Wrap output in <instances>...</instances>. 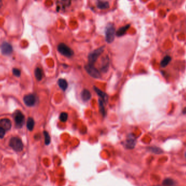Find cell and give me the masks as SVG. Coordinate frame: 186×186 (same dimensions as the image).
<instances>
[{
    "label": "cell",
    "mask_w": 186,
    "mask_h": 186,
    "mask_svg": "<svg viewBox=\"0 0 186 186\" xmlns=\"http://www.w3.org/2000/svg\"><path fill=\"white\" fill-rule=\"evenodd\" d=\"M54 3L58 13L70 15L80 10L82 7L83 0H54Z\"/></svg>",
    "instance_id": "obj_1"
},
{
    "label": "cell",
    "mask_w": 186,
    "mask_h": 186,
    "mask_svg": "<svg viewBox=\"0 0 186 186\" xmlns=\"http://www.w3.org/2000/svg\"><path fill=\"white\" fill-rule=\"evenodd\" d=\"M89 7L98 14L108 13L115 8L116 0H87Z\"/></svg>",
    "instance_id": "obj_2"
},
{
    "label": "cell",
    "mask_w": 186,
    "mask_h": 186,
    "mask_svg": "<svg viewBox=\"0 0 186 186\" xmlns=\"http://www.w3.org/2000/svg\"><path fill=\"white\" fill-rule=\"evenodd\" d=\"M186 0H156L160 5L170 9H177L181 8Z\"/></svg>",
    "instance_id": "obj_3"
},
{
    "label": "cell",
    "mask_w": 186,
    "mask_h": 186,
    "mask_svg": "<svg viewBox=\"0 0 186 186\" xmlns=\"http://www.w3.org/2000/svg\"><path fill=\"white\" fill-rule=\"evenodd\" d=\"M9 145L13 150L16 152H21L23 150V143L19 137H12L10 139Z\"/></svg>",
    "instance_id": "obj_4"
},
{
    "label": "cell",
    "mask_w": 186,
    "mask_h": 186,
    "mask_svg": "<svg viewBox=\"0 0 186 186\" xmlns=\"http://www.w3.org/2000/svg\"><path fill=\"white\" fill-rule=\"evenodd\" d=\"M105 50V46L100 47L98 49L91 52L88 55V62L90 64L94 65L95 63L98 60V57L101 56V54L103 53Z\"/></svg>",
    "instance_id": "obj_5"
},
{
    "label": "cell",
    "mask_w": 186,
    "mask_h": 186,
    "mask_svg": "<svg viewBox=\"0 0 186 186\" xmlns=\"http://www.w3.org/2000/svg\"><path fill=\"white\" fill-rule=\"evenodd\" d=\"M57 50L60 54L65 57H71L74 54V51L67 44L60 43L57 46Z\"/></svg>",
    "instance_id": "obj_6"
},
{
    "label": "cell",
    "mask_w": 186,
    "mask_h": 186,
    "mask_svg": "<svg viewBox=\"0 0 186 186\" xmlns=\"http://www.w3.org/2000/svg\"><path fill=\"white\" fill-rule=\"evenodd\" d=\"M14 118L15 123L16 127L20 129L23 126L25 122V118L22 112L19 110H16L14 113Z\"/></svg>",
    "instance_id": "obj_7"
},
{
    "label": "cell",
    "mask_w": 186,
    "mask_h": 186,
    "mask_svg": "<svg viewBox=\"0 0 186 186\" xmlns=\"http://www.w3.org/2000/svg\"><path fill=\"white\" fill-rule=\"evenodd\" d=\"M85 71L88 73V75L91 76V78L96 79H98L101 78V74L96 68L94 67V65L88 64L86 65L85 66Z\"/></svg>",
    "instance_id": "obj_8"
},
{
    "label": "cell",
    "mask_w": 186,
    "mask_h": 186,
    "mask_svg": "<svg viewBox=\"0 0 186 186\" xmlns=\"http://www.w3.org/2000/svg\"><path fill=\"white\" fill-rule=\"evenodd\" d=\"M1 53L5 56H9L13 52V47L7 42H3L0 46Z\"/></svg>",
    "instance_id": "obj_9"
},
{
    "label": "cell",
    "mask_w": 186,
    "mask_h": 186,
    "mask_svg": "<svg viewBox=\"0 0 186 186\" xmlns=\"http://www.w3.org/2000/svg\"><path fill=\"white\" fill-rule=\"evenodd\" d=\"M23 102L26 106L32 107L36 103V97L33 94H29L24 96Z\"/></svg>",
    "instance_id": "obj_10"
},
{
    "label": "cell",
    "mask_w": 186,
    "mask_h": 186,
    "mask_svg": "<svg viewBox=\"0 0 186 186\" xmlns=\"http://www.w3.org/2000/svg\"><path fill=\"white\" fill-rule=\"evenodd\" d=\"M136 144V140L135 137L132 134H130L129 136V137H127L126 140V143H125L126 147L128 149H131L134 148Z\"/></svg>",
    "instance_id": "obj_11"
},
{
    "label": "cell",
    "mask_w": 186,
    "mask_h": 186,
    "mask_svg": "<svg viewBox=\"0 0 186 186\" xmlns=\"http://www.w3.org/2000/svg\"><path fill=\"white\" fill-rule=\"evenodd\" d=\"M0 127L2 128L5 131L9 130L12 127V122L7 118H4L0 120Z\"/></svg>",
    "instance_id": "obj_12"
},
{
    "label": "cell",
    "mask_w": 186,
    "mask_h": 186,
    "mask_svg": "<svg viewBox=\"0 0 186 186\" xmlns=\"http://www.w3.org/2000/svg\"><path fill=\"white\" fill-rule=\"evenodd\" d=\"M94 91H95L96 94L99 96V97L101 98V100L103 101V102L106 103L108 101V96L103 91H101L99 88H97L96 87H94Z\"/></svg>",
    "instance_id": "obj_13"
},
{
    "label": "cell",
    "mask_w": 186,
    "mask_h": 186,
    "mask_svg": "<svg viewBox=\"0 0 186 186\" xmlns=\"http://www.w3.org/2000/svg\"><path fill=\"white\" fill-rule=\"evenodd\" d=\"M109 60L108 57H107L103 58L101 63V66L100 67L101 71L103 72H106L109 69Z\"/></svg>",
    "instance_id": "obj_14"
},
{
    "label": "cell",
    "mask_w": 186,
    "mask_h": 186,
    "mask_svg": "<svg viewBox=\"0 0 186 186\" xmlns=\"http://www.w3.org/2000/svg\"><path fill=\"white\" fill-rule=\"evenodd\" d=\"M81 98L82 99V100L83 101H88L91 98V94L90 91H88V89H83L82 91L81 92Z\"/></svg>",
    "instance_id": "obj_15"
},
{
    "label": "cell",
    "mask_w": 186,
    "mask_h": 186,
    "mask_svg": "<svg viewBox=\"0 0 186 186\" xmlns=\"http://www.w3.org/2000/svg\"><path fill=\"white\" fill-rule=\"evenodd\" d=\"M34 75L36 78V80L38 81H41L43 76H44V73L43 71L40 67H36V69L34 70Z\"/></svg>",
    "instance_id": "obj_16"
},
{
    "label": "cell",
    "mask_w": 186,
    "mask_h": 186,
    "mask_svg": "<svg viewBox=\"0 0 186 186\" xmlns=\"http://www.w3.org/2000/svg\"><path fill=\"white\" fill-rule=\"evenodd\" d=\"M58 84L60 88L63 91H66L68 86L67 81L63 78H60V80L58 81Z\"/></svg>",
    "instance_id": "obj_17"
},
{
    "label": "cell",
    "mask_w": 186,
    "mask_h": 186,
    "mask_svg": "<svg viewBox=\"0 0 186 186\" xmlns=\"http://www.w3.org/2000/svg\"><path fill=\"white\" fill-rule=\"evenodd\" d=\"M171 60V57L169 56H166L163 58V60L160 62L161 67H165L168 65Z\"/></svg>",
    "instance_id": "obj_18"
},
{
    "label": "cell",
    "mask_w": 186,
    "mask_h": 186,
    "mask_svg": "<svg viewBox=\"0 0 186 186\" xmlns=\"http://www.w3.org/2000/svg\"><path fill=\"white\" fill-rule=\"evenodd\" d=\"M34 125H35V122H34V119L32 118H29L27 119V122H26V126H27V129L29 131H33V129H34Z\"/></svg>",
    "instance_id": "obj_19"
},
{
    "label": "cell",
    "mask_w": 186,
    "mask_h": 186,
    "mask_svg": "<svg viewBox=\"0 0 186 186\" xmlns=\"http://www.w3.org/2000/svg\"><path fill=\"white\" fill-rule=\"evenodd\" d=\"M103 101L101 99H98V104H99V108H100V112L101 113V114L103 116L106 115V111L105 108L104 107Z\"/></svg>",
    "instance_id": "obj_20"
},
{
    "label": "cell",
    "mask_w": 186,
    "mask_h": 186,
    "mask_svg": "<svg viewBox=\"0 0 186 186\" xmlns=\"http://www.w3.org/2000/svg\"><path fill=\"white\" fill-rule=\"evenodd\" d=\"M43 134H44V138H45V144L48 145L50 144L51 143V137L50 134H49V133L46 131H44L43 132Z\"/></svg>",
    "instance_id": "obj_21"
},
{
    "label": "cell",
    "mask_w": 186,
    "mask_h": 186,
    "mask_svg": "<svg viewBox=\"0 0 186 186\" xmlns=\"http://www.w3.org/2000/svg\"><path fill=\"white\" fill-rule=\"evenodd\" d=\"M174 181L171 178H166L163 182V184L164 186H173L174 185Z\"/></svg>",
    "instance_id": "obj_22"
},
{
    "label": "cell",
    "mask_w": 186,
    "mask_h": 186,
    "mask_svg": "<svg viewBox=\"0 0 186 186\" xmlns=\"http://www.w3.org/2000/svg\"><path fill=\"white\" fill-rule=\"evenodd\" d=\"M68 119V114L66 112H62L60 115V120L62 122H67Z\"/></svg>",
    "instance_id": "obj_23"
},
{
    "label": "cell",
    "mask_w": 186,
    "mask_h": 186,
    "mask_svg": "<svg viewBox=\"0 0 186 186\" xmlns=\"http://www.w3.org/2000/svg\"><path fill=\"white\" fill-rule=\"evenodd\" d=\"M149 150L152 153H155L156 154H160L162 153V150L160 148L157 147H149Z\"/></svg>",
    "instance_id": "obj_24"
},
{
    "label": "cell",
    "mask_w": 186,
    "mask_h": 186,
    "mask_svg": "<svg viewBox=\"0 0 186 186\" xmlns=\"http://www.w3.org/2000/svg\"><path fill=\"white\" fill-rule=\"evenodd\" d=\"M12 71H13V75L14 76H15L16 77H20V76L21 71L18 69L14 68L12 70Z\"/></svg>",
    "instance_id": "obj_25"
},
{
    "label": "cell",
    "mask_w": 186,
    "mask_h": 186,
    "mask_svg": "<svg viewBox=\"0 0 186 186\" xmlns=\"http://www.w3.org/2000/svg\"><path fill=\"white\" fill-rule=\"evenodd\" d=\"M5 129L0 127V139H2L5 136Z\"/></svg>",
    "instance_id": "obj_26"
},
{
    "label": "cell",
    "mask_w": 186,
    "mask_h": 186,
    "mask_svg": "<svg viewBox=\"0 0 186 186\" xmlns=\"http://www.w3.org/2000/svg\"><path fill=\"white\" fill-rule=\"evenodd\" d=\"M2 2L1 0H0V7L2 6Z\"/></svg>",
    "instance_id": "obj_27"
},
{
    "label": "cell",
    "mask_w": 186,
    "mask_h": 186,
    "mask_svg": "<svg viewBox=\"0 0 186 186\" xmlns=\"http://www.w3.org/2000/svg\"></svg>",
    "instance_id": "obj_28"
},
{
    "label": "cell",
    "mask_w": 186,
    "mask_h": 186,
    "mask_svg": "<svg viewBox=\"0 0 186 186\" xmlns=\"http://www.w3.org/2000/svg\"></svg>",
    "instance_id": "obj_29"
},
{
    "label": "cell",
    "mask_w": 186,
    "mask_h": 186,
    "mask_svg": "<svg viewBox=\"0 0 186 186\" xmlns=\"http://www.w3.org/2000/svg\"></svg>",
    "instance_id": "obj_30"
}]
</instances>
